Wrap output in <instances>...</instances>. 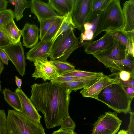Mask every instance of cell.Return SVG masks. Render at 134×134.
I'll list each match as a JSON object with an SVG mask.
<instances>
[{
	"label": "cell",
	"instance_id": "cell-18",
	"mask_svg": "<svg viewBox=\"0 0 134 134\" xmlns=\"http://www.w3.org/2000/svg\"><path fill=\"white\" fill-rule=\"evenodd\" d=\"M122 9L125 20L122 31L125 33L134 32V1L125 2Z\"/></svg>",
	"mask_w": 134,
	"mask_h": 134
},
{
	"label": "cell",
	"instance_id": "cell-9",
	"mask_svg": "<svg viewBox=\"0 0 134 134\" xmlns=\"http://www.w3.org/2000/svg\"><path fill=\"white\" fill-rule=\"evenodd\" d=\"M118 72L113 73L108 75H104L92 85L83 89L80 93L84 97L97 100L98 95L104 88L111 84L120 83Z\"/></svg>",
	"mask_w": 134,
	"mask_h": 134
},
{
	"label": "cell",
	"instance_id": "cell-44",
	"mask_svg": "<svg viewBox=\"0 0 134 134\" xmlns=\"http://www.w3.org/2000/svg\"><path fill=\"white\" fill-rule=\"evenodd\" d=\"M15 82L18 88L19 89H21V87L22 84V80L21 79L19 78L18 76L15 77Z\"/></svg>",
	"mask_w": 134,
	"mask_h": 134
},
{
	"label": "cell",
	"instance_id": "cell-42",
	"mask_svg": "<svg viewBox=\"0 0 134 134\" xmlns=\"http://www.w3.org/2000/svg\"><path fill=\"white\" fill-rule=\"evenodd\" d=\"M120 83L122 87H134V78H133L129 81L124 82L120 81Z\"/></svg>",
	"mask_w": 134,
	"mask_h": 134
},
{
	"label": "cell",
	"instance_id": "cell-35",
	"mask_svg": "<svg viewBox=\"0 0 134 134\" xmlns=\"http://www.w3.org/2000/svg\"><path fill=\"white\" fill-rule=\"evenodd\" d=\"M60 125V129L73 131H74L76 127L75 123L69 116L62 121Z\"/></svg>",
	"mask_w": 134,
	"mask_h": 134
},
{
	"label": "cell",
	"instance_id": "cell-40",
	"mask_svg": "<svg viewBox=\"0 0 134 134\" xmlns=\"http://www.w3.org/2000/svg\"><path fill=\"white\" fill-rule=\"evenodd\" d=\"M0 60L4 64L8 65L9 59L7 54L2 49H0Z\"/></svg>",
	"mask_w": 134,
	"mask_h": 134
},
{
	"label": "cell",
	"instance_id": "cell-37",
	"mask_svg": "<svg viewBox=\"0 0 134 134\" xmlns=\"http://www.w3.org/2000/svg\"><path fill=\"white\" fill-rule=\"evenodd\" d=\"M118 76L119 80L127 81L134 78V71H121L118 72Z\"/></svg>",
	"mask_w": 134,
	"mask_h": 134
},
{
	"label": "cell",
	"instance_id": "cell-3",
	"mask_svg": "<svg viewBox=\"0 0 134 134\" xmlns=\"http://www.w3.org/2000/svg\"><path fill=\"white\" fill-rule=\"evenodd\" d=\"M7 129V134H46L41 123L29 119L14 110L8 111Z\"/></svg>",
	"mask_w": 134,
	"mask_h": 134
},
{
	"label": "cell",
	"instance_id": "cell-23",
	"mask_svg": "<svg viewBox=\"0 0 134 134\" xmlns=\"http://www.w3.org/2000/svg\"><path fill=\"white\" fill-rule=\"evenodd\" d=\"M110 33L115 39L125 46L127 55L130 54L134 55V42L131 40L125 32L122 31H118Z\"/></svg>",
	"mask_w": 134,
	"mask_h": 134
},
{
	"label": "cell",
	"instance_id": "cell-32",
	"mask_svg": "<svg viewBox=\"0 0 134 134\" xmlns=\"http://www.w3.org/2000/svg\"><path fill=\"white\" fill-rule=\"evenodd\" d=\"M112 0H92L91 10L92 12L104 10Z\"/></svg>",
	"mask_w": 134,
	"mask_h": 134
},
{
	"label": "cell",
	"instance_id": "cell-21",
	"mask_svg": "<svg viewBox=\"0 0 134 134\" xmlns=\"http://www.w3.org/2000/svg\"><path fill=\"white\" fill-rule=\"evenodd\" d=\"M13 44L20 41L21 30L16 25L14 19L1 28Z\"/></svg>",
	"mask_w": 134,
	"mask_h": 134
},
{
	"label": "cell",
	"instance_id": "cell-5",
	"mask_svg": "<svg viewBox=\"0 0 134 134\" xmlns=\"http://www.w3.org/2000/svg\"><path fill=\"white\" fill-rule=\"evenodd\" d=\"M132 100L128 96L120 83L114 92L108 94L98 95L97 99L116 112L125 114L131 112V105Z\"/></svg>",
	"mask_w": 134,
	"mask_h": 134
},
{
	"label": "cell",
	"instance_id": "cell-19",
	"mask_svg": "<svg viewBox=\"0 0 134 134\" xmlns=\"http://www.w3.org/2000/svg\"><path fill=\"white\" fill-rule=\"evenodd\" d=\"M109 68L113 73L122 70L134 71V56L129 54L124 59L113 60Z\"/></svg>",
	"mask_w": 134,
	"mask_h": 134
},
{
	"label": "cell",
	"instance_id": "cell-22",
	"mask_svg": "<svg viewBox=\"0 0 134 134\" xmlns=\"http://www.w3.org/2000/svg\"><path fill=\"white\" fill-rule=\"evenodd\" d=\"M4 98L7 104L14 110L20 112L23 111L20 98L15 92H12L9 88H5L2 90Z\"/></svg>",
	"mask_w": 134,
	"mask_h": 134
},
{
	"label": "cell",
	"instance_id": "cell-39",
	"mask_svg": "<svg viewBox=\"0 0 134 134\" xmlns=\"http://www.w3.org/2000/svg\"><path fill=\"white\" fill-rule=\"evenodd\" d=\"M52 134H77L74 131L70 130L62 129L53 132Z\"/></svg>",
	"mask_w": 134,
	"mask_h": 134
},
{
	"label": "cell",
	"instance_id": "cell-48",
	"mask_svg": "<svg viewBox=\"0 0 134 134\" xmlns=\"http://www.w3.org/2000/svg\"><path fill=\"white\" fill-rule=\"evenodd\" d=\"M1 88H2V87H1V81H0V91H1Z\"/></svg>",
	"mask_w": 134,
	"mask_h": 134
},
{
	"label": "cell",
	"instance_id": "cell-46",
	"mask_svg": "<svg viewBox=\"0 0 134 134\" xmlns=\"http://www.w3.org/2000/svg\"><path fill=\"white\" fill-rule=\"evenodd\" d=\"M118 134H129L126 130H121L119 132Z\"/></svg>",
	"mask_w": 134,
	"mask_h": 134
},
{
	"label": "cell",
	"instance_id": "cell-30",
	"mask_svg": "<svg viewBox=\"0 0 134 134\" xmlns=\"http://www.w3.org/2000/svg\"><path fill=\"white\" fill-rule=\"evenodd\" d=\"M14 18L13 11L11 9L0 11V28L8 24Z\"/></svg>",
	"mask_w": 134,
	"mask_h": 134
},
{
	"label": "cell",
	"instance_id": "cell-7",
	"mask_svg": "<svg viewBox=\"0 0 134 134\" xmlns=\"http://www.w3.org/2000/svg\"><path fill=\"white\" fill-rule=\"evenodd\" d=\"M92 55L106 68L109 67L113 61L124 59L127 55L125 46L115 39L108 48Z\"/></svg>",
	"mask_w": 134,
	"mask_h": 134
},
{
	"label": "cell",
	"instance_id": "cell-11",
	"mask_svg": "<svg viewBox=\"0 0 134 134\" xmlns=\"http://www.w3.org/2000/svg\"><path fill=\"white\" fill-rule=\"evenodd\" d=\"M102 12L92 11L88 15L81 30L79 45L84 46L94 39L98 20Z\"/></svg>",
	"mask_w": 134,
	"mask_h": 134
},
{
	"label": "cell",
	"instance_id": "cell-43",
	"mask_svg": "<svg viewBox=\"0 0 134 134\" xmlns=\"http://www.w3.org/2000/svg\"><path fill=\"white\" fill-rule=\"evenodd\" d=\"M8 3L7 0H0V11L7 9Z\"/></svg>",
	"mask_w": 134,
	"mask_h": 134
},
{
	"label": "cell",
	"instance_id": "cell-1",
	"mask_svg": "<svg viewBox=\"0 0 134 134\" xmlns=\"http://www.w3.org/2000/svg\"><path fill=\"white\" fill-rule=\"evenodd\" d=\"M72 92L50 82L35 83L31 86L30 99L37 111L43 114L47 128L60 126L62 121L69 116Z\"/></svg>",
	"mask_w": 134,
	"mask_h": 134
},
{
	"label": "cell",
	"instance_id": "cell-13",
	"mask_svg": "<svg viewBox=\"0 0 134 134\" xmlns=\"http://www.w3.org/2000/svg\"><path fill=\"white\" fill-rule=\"evenodd\" d=\"M29 8L31 12L36 15L39 22L60 16L48 3L40 0L30 1Z\"/></svg>",
	"mask_w": 134,
	"mask_h": 134
},
{
	"label": "cell",
	"instance_id": "cell-27",
	"mask_svg": "<svg viewBox=\"0 0 134 134\" xmlns=\"http://www.w3.org/2000/svg\"><path fill=\"white\" fill-rule=\"evenodd\" d=\"M30 1L27 0H15V7L13 12L15 18L19 21L23 16L25 9L30 7Z\"/></svg>",
	"mask_w": 134,
	"mask_h": 134
},
{
	"label": "cell",
	"instance_id": "cell-33",
	"mask_svg": "<svg viewBox=\"0 0 134 134\" xmlns=\"http://www.w3.org/2000/svg\"><path fill=\"white\" fill-rule=\"evenodd\" d=\"M102 73V72H91L75 69L71 72L65 74L62 76L83 77L99 75Z\"/></svg>",
	"mask_w": 134,
	"mask_h": 134
},
{
	"label": "cell",
	"instance_id": "cell-38",
	"mask_svg": "<svg viewBox=\"0 0 134 134\" xmlns=\"http://www.w3.org/2000/svg\"><path fill=\"white\" fill-rule=\"evenodd\" d=\"M129 113L130 121L126 131L129 134H134V113L131 111Z\"/></svg>",
	"mask_w": 134,
	"mask_h": 134
},
{
	"label": "cell",
	"instance_id": "cell-16",
	"mask_svg": "<svg viewBox=\"0 0 134 134\" xmlns=\"http://www.w3.org/2000/svg\"><path fill=\"white\" fill-rule=\"evenodd\" d=\"M110 33H106L98 40L92 41L83 46L85 52L92 54L104 51L110 46L114 41Z\"/></svg>",
	"mask_w": 134,
	"mask_h": 134
},
{
	"label": "cell",
	"instance_id": "cell-31",
	"mask_svg": "<svg viewBox=\"0 0 134 134\" xmlns=\"http://www.w3.org/2000/svg\"><path fill=\"white\" fill-rule=\"evenodd\" d=\"M57 18H53L40 22V33L39 37L41 41L42 40L47 31L55 22Z\"/></svg>",
	"mask_w": 134,
	"mask_h": 134
},
{
	"label": "cell",
	"instance_id": "cell-6",
	"mask_svg": "<svg viewBox=\"0 0 134 134\" xmlns=\"http://www.w3.org/2000/svg\"><path fill=\"white\" fill-rule=\"evenodd\" d=\"M122 121L117 113L110 111L105 112L98 117L93 124L91 134H115L120 127Z\"/></svg>",
	"mask_w": 134,
	"mask_h": 134
},
{
	"label": "cell",
	"instance_id": "cell-8",
	"mask_svg": "<svg viewBox=\"0 0 134 134\" xmlns=\"http://www.w3.org/2000/svg\"><path fill=\"white\" fill-rule=\"evenodd\" d=\"M15 66L16 70L21 76L25 74L26 65V58L21 42L12 44L2 49Z\"/></svg>",
	"mask_w": 134,
	"mask_h": 134
},
{
	"label": "cell",
	"instance_id": "cell-24",
	"mask_svg": "<svg viewBox=\"0 0 134 134\" xmlns=\"http://www.w3.org/2000/svg\"><path fill=\"white\" fill-rule=\"evenodd\" d=\"M104 75L102 74L96 76L87 77H80L70 76H59L50 81V82L53 83L58 84L60 83L73 81H85L92 80L102 77Z\"/></svg>",
	"mask_w": 134,
	"mask_h": 134
},
{
	"label": "cell",
	"instance_id": "cell-45",
	"mask_svg": "<svg viewBox=\"0 0 134 134\" xmlns=\"http://www.w3.org/2000/svg\"><path fill=\"white\" fill-rule=\"evenodd\" d=\"M4 69V64L0 60V76Z\"/></svg>",
	"mask_w": 134,
	"mask_h": 134
},
{
	"label": "cell",
	"instance_id": "cell-41",
	"mask_svg": "<svg viewBox=\"0 0 134 134\" xmlns=\"http://www.w3.org/2000/svg\"><path fill=\"white\" fill-rule=\"evenodd\" d=\"M123 88L128 96L132 99L134 97V88L133 87L124 86Z\"/></svg>",
	"mask_w": 134,
	"mask_h": 134
},
{
	"label": "cell",
	"instance_id": "cell-25",
	"mask_svg": "<svg viewBox=\"0 0 134 134\" xmlns=\"http://www.w3.org/2000/svg\"><path fill=\"white\" fill-rule=\"evenodd\" d=\"M102 77L89 81L65 82L57 84L68 89L76 91L78 90L90 86Z\"/></svg>",
	"mask_w": 134,
	"mask_h": 134
},
{
	"label": "cell",
	"instance_id": "cell-12",
	"mask_svg": "<svg viewBox=\"0 0 134 134\" xmlns=\"http://www.w3.org/2000/svg\"><path fill=\"white\" fill-rule=\"evenodd\" d=\"M35 70L32 77L36 79L41 78L44 81H50L59 76L56 69L47 58L37 59L33 62Z\"/></svg>",
	"mask_w": 134,
	"mask_h": 134
},
{
	"label": "cell",
	"instance_id": "cell-15",
	"mask_svg": "<svg viewBox=\"0 0 134 134\" xmlns=\"http://www.w3.org/2000/svg\"><path fill=\"white\" fill-rule=\"evenodd\" d=\"M53 42L41 41L26 53V59L33 63L37 59H46L49 57Z\"/></svg>",
	"mask_w": 134,
	"mask_h": 134
},
{
	"label": "cell",
	"instance_id": "cell-28",
	"mask_svg": "<svg viewBox=\"0 0 134 134\" xmlns=\"http://www.w3.org/2000/svg\"><path fill=\"white\" fill-rule=\"evenodd\" d=\"M63 16H59L44 36L41 41H47L53 40L58 31L63 20Z\"/></svg>",
	"mask_w": 134,
	"mask_h": 134
},
{
	"label": "cell",
	"instance_id": "cell-29",
	"mask_svg": "<svg viewBox=\"0 0 134 134\" xmlns=\"http://www.w3.org/2000/svg\"><path fill=\"white\" fill-rule=\"evenodd\" d=\"M63 19L61 25L52 41L53 42L60 34L67 30L71 26L74 27L71 13L63 16Z\"/></svg>",
	"mask_w": 134,
	"mask_h": 134
},
{
	"label": "cell",
	"instance_id": "cell-26",
	"mask_svg": "<svg viewBox=\"0 0 134 134\" xmlns=\"http://www.w3.org/2000/svg\"><path fill=\"white\" fill-rule=\"evenodd\" d=\"M50 61L56 69L59 76L71 72L75 69V66L66 61L57 60H50Z\"/></svg>",
	"mask_w": 134,
	"mask_h": 134
},
{
	"label": "cell",
	"instance_id": "cell-14",
	"mask_svg": "<svg viewBox=\"0 0 134 134\" xmlns=\"http://www.w3.org/2000/svg\"><path fill=\"white\" fill-rule=\"evenodd\" d=\"M15 92L18 95L21 103L23 111L22 113L29 119L40 123L42 116L39 114L30 98L21 89L16 88Z\"/></svg>",
	"mask_w": 134,
	"mask_h": 134
},
{
	"label": "cell",
	"instance_id": "cell-2",
	"mask_svg": "<svg viewBox=\"0 0 134 134\" xmlns=\"http://www.w3.org/2000/svg\"><path fill=\"white\" fill-rule=\"evenodd\" d=\"M125 25L120 0H112L100 16L94 38L102 32L110 33L122 31Z\"/></svg>",
	"mask_w": 134,
	"mask_h": 134
},
{
	"label": "cell",
	"instance_id": "cell-36",
	"mask_svg": "<svg viewBox=\"0 0 134 134\" xmlns=\"http://www.w3.org/2000/svg\"><path fill=\"white\" fill-rule=\"evenodd\" d=\"M13 44L2 29L0 28V49Z\"/></svg>",
	"mask_w": 134,
	"mask_h": 134
},
{
	"label": "cell",
	"instance_id": "cell-10",
	"mask_svg": "<svg viewBox=\"0 0 134 134\" xmlns=\"http://www.w3.org/2000/svg\"><path fill=\"white\" fill-rule=\"evenodd\" d=\"M92 0H75L71 16L75 28L81 30L92 12Z\"/></svg>",
	"mask_w": 134,
	"mask_h": 134
},
{
	"label": "cell",
	"instance_id": "cell-47",
	"mask_svg": "<svg viewBox=\"0 0 134 134\" xmlns=\"http://www.w3.org/2000/svg\"><path fill=\"white\" fill-rule=\"evenodd\" d=\"M7 1L8 3H10L12 4L15 5V0H10Z\"/></svg>",
	"mask_w": 134,
	"mask_h": 134
},
{
	"label": "cell",
	"instance_id": "cell-17",
	"mask_svg": "<svg viewBox=\"0 0 134 134\" xmlns=\"http://www.w3.org/2000/svg\"><path fill=\"white\" fill-rule=\"evenodd\" d=\"M21 31L24 46L32 48L38 43L39 29L35 24L26 23Z\"/></svg>",
	"mask_w": 134,
	"mask_h": 134
},
{
	"label": "cell",
	"instance_id": "cell-34",
	"mask_svg": "<svg viewBox=\"0 0 134 134\" xmlns=\"http://www.w3.org/2000/svg\"><path fill=\"white\" fill-rule=\"evenodd\" d=\"M0 134H7V116L4 110L0 109Z\"/></svg>",
	"mask_w": 134,
	"mask_h": 134
},
{
	"label": "cell",
	"instance_id": "cell-4",
	"mask_svg": "<svg viewBox=\"0 0 134 134\" xmlns=\"http://www.w3.org/2000/svg\"><path fill=\"white\" fill-rule=\"evenodd\" d=\"M74 28L70 26L53 41L49 57L51 60L66 61L71 53L80 47L78 39L74 33Z\"/></svg>",
	"mask_w": 134,
	"mask_h": 134
},
{
	"label": "cell",
	"instance_id": "cell-20",
	"mask_svg": "<svg viewBox=\"0 0 134 134\" xmlns=\"http://www.w3.org/2000/svg\"><path fill=\"white\" fill-rule=\"evenodd\" d=\"M74 2L75 0H49L48 3L59 15L63 16L71 14Z\"/></svg>",
	"mask_w": 134,
	"mask_h": 134
}]
</instances>
